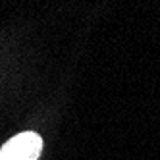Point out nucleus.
Segmentation results:
<instances>
[{
	"mask_svg": "<svg viewBox=\"0 0 160 160\" xmlns=\"http://www.w3.org/2000/svg\"><path fill=\"white\" fill-rule=\"evenodd\" d=\"M42 139L35 131H23L12 137L0 148V160H39Z\"/></svg>",
	"mask_w": 160,
	"mask_h": 160,
	"instance_id": "1",
	"label": "nucleus"
}]
</instances>
